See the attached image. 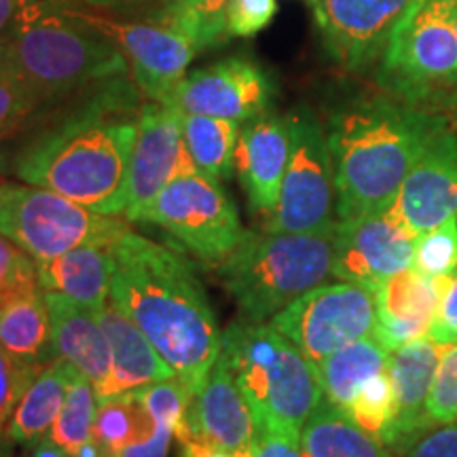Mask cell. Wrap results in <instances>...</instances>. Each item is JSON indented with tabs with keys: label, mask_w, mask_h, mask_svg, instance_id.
<instances>
[{
	"label": "cell",
	"mask_w": 457,
	"mask_h": 457,
	"mask_svg": "<svg viewBox=\"0 0 457 457\" xmlns=\"http://www.w3.org/2000/svg\"><path fill=\"white\" fill-rule=\"evenodd\" d=\"M415 236L392 210L337 220L333 278L377 293L413 265Z\"/></svg>",
	"instance_id": "14"
},
{
	"label": "cell",
	"mask_w": 457,
	"mask_h": 457,
	"mask_svg": "<svg viewBox=\"0 0 457 457\" xmlns=\"http://www.w3.org/2000/svg\"><path fill=\"white\" fill-rule=\"evenodd\" d=\"M222 353L261 432L301 438L324 392L318 367L271 322L239 318L222 333Z\"/></svg>",
	"instance_id": "5"
},
{
	"label": "cell",
	"mask_w": 457,
	"mask_h": 457,
	"mask_svg": "<svg viewBox=\"0 0 457 457\" xmlns=\"http://www.w3.org/2000/svg\"><path fill=\"white\" fill-rule=\"evenodd\" d=\"M0 347L9 356L37 369L55 362L54 327L41 288L0 303Z\"/></svg>",
	"instance_id": "25"
},
{
	"label": "cell",
	"mask_w": 457,
	"mask_h": 457,
	"mask_svg": "<svg viewBox=\"0 0 457 457\" xmlns=\"http://www.w3.org/2000/svg\"><path fill=\"white\" fill-rule=\"evenodd\" d=\"M138 222H151L168 231L199 261L219 265L242 242L245 228L236 204L199 171L174 179L148 204Z\"/></svg>",
	"instance_id": "10"
},
{
	"label": "cell",
	"mask_w": 457,
	"mask_h": 457,
	"mask_svg": "<svg viewBox=\"0 0 457 457\" xmlns=\"http://www.w3.org/2000/svg\"><path fill=\"white\" fill-rule=\"evenodd\" d=\"M34 111L37 102L24 83L15 77L0 51V142L9 138Z\"/></svg>",
	"instance_id": "39"
},
{
	"label": "cell",
	"mask_w": 457,
	"mask_h": 457,
	"mask_svg": "<svg viewBox=\"0 0 457 457\" xmlns=\"http://www.w3.org/2000/svg\"><path fill=\"white\" fill-rule=\"evenodd\" d=\"M441 104L445 108V117L449 119V123L453 125V129L457 131V87L451 89L447 96H443L441 98Z\"/></svg>",
	"instance_id": "49"
},
{
	"label": "cell",
	"mask_w": 457,
	"mask_h": 457,
	"mask_svg": "<svg viewBox=\"0 0 457 457\" xmlns=\"http://www.w3.org/2000/svg\"><path fill=\"white\" fill-rule=\"evenodd\" d=\"M404 457H457V421L424 434Z\"/></svg>",
	"instance_id": "42"
},
{
	"label": "cell",
	"mask_w": 457,
	"mask_h": 457,
	"mask_svg": "<svg viewBox=\"0 0 457 457\" xmlns=\"http://www.w3.org/2000/svg\"><path fill=\"white\" fill-rule=\"evenodd\" d=\"M276 13V0H228L225 9L227 37H256V34L271 24Z\"/></svg>",
	"instance_id": "40"
},
{
	"label": "cell",
	"mask_w": 457,
	"mask_h": 457,
	"mask_svg": "<svg viewBox=\"0 0 457 457\" xmlns=\"http://www.w3.org/2000/svg\"><path fill=\"white\" fill-rule=\"evenodd\" d=\"M134 394H138L142 404L153 415V420L159 421V424L171 426L174 432L185 421L188 403H191L193 396L180 377H170V379L159 381V384H153Z\"/></svg>",
	"instance_id": "37"
},
{
	"label": "cell",
	"mask_w": 457,
	"mask_h": 457,
	"mask_svg": "<svg viewBox=\"0 0 457 457\" xmlns=\"http://www.w3.org/2000/svg\"><path fill=\"white\" fill-rule=\"evenodd\" d=\"M125 216L98 214L49 188L0 182V233L37 262L81 245H111L128 231Z\"/></svg>",
	"instance_id": "8"
},
{
	"label": "cell",
	"mask_w": 457,
	"mask_h": 457,
	"mask_svg": "<svg viewBox=\"0 0 457 457\" xmlns=\"http://www.w3.org/2000/svg\"><path fill=\"white\" fill-rule=\"evenodd\" d=\"M136 87L119 74L34 111L0 142V171L98 214L123 216L142 108Z\"/></svg>",
	"instance_id": "1"
},
{
	"label": "cell",
	"mask_w": 457,
	"mask_h": 457,
	"mask_svg": "<svg viewBox=\"0 0 457 457\" xmlns=\"http://www.w3.org/2000/svg\"><path fill=\"white\" fill-rule=\"evenodd\" d=\"M68 11L121 49L134 83L153 102L168 104L187 77L193 57L199 54L197 45L168 21H119L96 15L94 11Z\"/></svg>",
	"instance_id": "12"
},
{
	"label": "cell",
	"mask_w": 457,
	"mask_h": 457,
	"mask_svg": "<svg viewBox=\"0 0 457 457\" xmlns=\"http://www.w3.org/2000/svg\"><path fill=\"white\" fill-rule=\"evenodd\" d=\"M108 253L111 299L195 394L220 356L222 330L191 262L129 228Z\"/></svg>",
	"instance_id": "2"
},
{
	"label": "cell",
	"mask_w": 457,
	"mask_h": 457,
	"mask_svg": "<svg viewBox=\"0 0 457 457\" xmlns=\"http://www.w3.org/2000/svg\"><path fill=\"white\" fill-rule=\"evenodd\" d=\"M288 159V114H276L270 108L242 125L236 148V170L254 212L270 216L276 210Z\"/></svg>",
	"instance_id": "20"
},
{
	"label": "cell",
	"mask_w": 457,
	"mask_h": 457,
	"mask_svg": "<svg viewBox=\"0 0 457 457\" xmlns=\"http://www.w3.org/2000/svg\"><path fill=\"white\" fill-rule=\"evenodd\" d=\"M174 438L180 443L182 457H233L231 453H227V451L214 447V445L199 438L197 434H193L188 430L187 421H182V424L176 428Z\"/></svg>",
	"instance_id": "45"
},
{
	"label": "cell",
	"mask_w": 457,
	"mask_h": 457,
	"mask_svg": "<svg viewBox=\"0 0 457 457\" xmlns=\"http://www.w3.org/2000/svg\"><path fill=\"white\" fill-rule=\"evenodd\" d=\"M30 451H32L30 457H72L68 451L57 447L54 441H49V438H43V441L34 445Z\"/></svg>",
	"instance_id": "48"
},
{
	"label": "cell",
	"mask_w": 457,
	"mask_h": 457,
	"mask_svg": "<svg viewBox=\"0 0 457 457\" xmlns=\"http://www.w3.org/2000/svg\"><path fill=\"white\" fill-rule=\"evenodd\" d=\"M290 159L267 231L313 233L337 225V185L327 125L310 106L288 112Z\"/></svg>",
	"instance_id": "9"
},
{
	"label": "cell",
	"mask_w": 457,
	"mask_h": 457,
	"mask_svg": "<svg viewBox=\"0 0 457 457\" xmlns=\"http://www.w3.org/2000/svg\"><path fill=\"white\" fill-rule=\"evenodd\" d=\"M307 457H396L379 438L352 420L347 411L322 398L301 430Z\"/></svg>",
	"instance_id": "27"
},
{
	"label": "cell",
	"mask_w": 457,
	"mask_h": 457,
	"mask_svg": "<svg viewBox=\"0 0 457 457\" xmlns=\"http://www.w3.org/2000/svg\"><path fill=\"white\" fill-rule=\"evenodd\" d=\"M312 3H313V0H312Z\"/></svg>",
	"instance_id": "51"
},
{
	"label": "cell",
	"mask_w": 457,
	"mask_h": 457,
	"mask_svg": "<svg viewBox=\"0 0 457 457\" xmlns=\"http://www.w3.org/2000/svg\"><path fill=\"white\" fill-rule=\"evenodd\" d=\"M41 370L43 369L20 362L0 347V457H11V451H13V443L9 438L11 417L28 386Z\"/></svg>",
	"instance_id": "35"
},
{
	"label": "cell",
	"mask_w": 457,
	"mask_h": 457,
	"mask_svg": "<svg viewBox=\"0 0 457 457\" xmlns=\"http://www.w3.org/2000/svg\"><path fill=\"white\" fill-rule=\"evenodd\" d=\"M38 286L98 312L111 299L108 245H81L51 261L37 262Z\"/></svg>",
	"instance_id": "24"
},
{
	"label": "cell",
	"mask_w": 457,
	"mask_h": 457,
	"mask_svg": "<svg viewBox=\"0 0 457 457\" xmlns=\"http://www.w3.org/2000/svg\"><path fill=\"white\" fill-rule=\"evenodd\" d=\"M392 212L413 236L457 216V131L447 117L404 179Z\"/></svg>",
	"instance_id": "17"
},
{
	"label": "cell",
	"mask_w": 457,
	"mask_h": 457,
	"mask_svg": "<svg viewBox=\"0 0 457 457\" xmlns=\"http://www.w3.org/2000/svg\"><path fill=\"white\" fill-rule=\"evenodd\" d=\"M45 301L54 327L57 358L66 360L79 373L87 377L100 403L114 398L111 343L96 312L55 293H45Z\"/></svg>",
	"instance_id": "21"
},
{
	"label": "cell",
	"mask_w": 457,
	"mask_h": 457,
	"mask_svg": "<svg viewBox=\"0 0 457 457\" xmlns=\"http://www.w3.org/2000/svg\"><path fill=\"white\" fill-rule=\"evenodd\" d=\"M32 3L43 4V7H49V9L98 11V9L114 7V4H121L125 0H32Z\"/></svg>",
	"instance_id": "46"
},
{
	"label": "cell",
	"mask_w": 457,
	"mask_h": 457,
	"mask_svg": "<svg viewBox=\"0 0 457 457\" xmlns=\"http://www.w3.org/2000/svg\"><path fill=\"white\" fill-rule=\"evenodd\" d=\"M72 370V364L57 358L34 377L11 417L9 438L13 447L20 445V447L32 449L34 445L49 436L66 400Z\"/></svg>",
	"instance_id": "26"
},
{
	"label": "cell",
	"mask_w": 457,
	"mask_h": 457,
	"mask_svg": "<svg viewBox=\"0 0 457 457\" xmlns=\"http://www.w3.org/2000/svg\"><path fill=\"white\" fill-rule=\"evenodd\" d=\"M390 350L375 335L347 343L318 364L324 398L345 411L373 377L387 370Z\"/></svg>",
	"instance_id": "28"
},
{
	"label": "cell",
	"mask_w": 457,
	"mask_h": 457,
	"mask_svg": "<svg viewBox=\"0 0 457 457\" xmlns=\"http://www.w3.org/2000/svg\"><path fill=\"white\" fill-rule=\"evenodd\" d=\"M185 421L193 434L233 457H242L259 436L256 417L222 350L202 387L191 396Z\"/></svg>",
	"instance_id": "18"
},
{
	"label": "cell",
	"mask_w": 457,
	"mask_h": 457,
	"mask_svg": "<svg viewBox=\"0 0 457 457\" xmlns=\"http://www.w3.org/2000/svg\"><path fill=\"white\" fill-rule=\"evenodd\" d=\"M21 3H24V0H0V37L7 32V28L11 26V21H13Z\"/></svg>",
	"instance_id": "47"
},
{
	"label": "cell",
	"mask_w": 457,
	"mask_h": 457,
	"mask_svg": "<svg viewBox=\"0 0 457 457\" xmlns=\"http://www.w3.org/2000/svg\"><path fill=\"white\" fill-rule=\"evenodd\" d=\"M112 353V392L114 396L134 394L159 381L176 377L162 353L146 335L112 299L96 312Z\"/></svg>",
	"instance_id": "23"
},
{
	"label": "cell",
	"mask_w": 457,
	"mask_h": 457,
	"mask_svg": "<svg viewBox=\"0 0 457 457\" xmlns=\"http://www.w3.org/2000/svg\"><path fill=\"white\" fill-rule=\"evenodd\" d=\"M347 413L358 426L386 445L394 421V390L390 373L384 370L356 394Z\"/></svg>",
	"instance_id": "34"
},
{
	"label": "cell",
	"mask_w": 457,
	"mask_h": 457,
	"mask_svg": "<svg viewBox=\"0 0 457 457\" xmlns=\"http://www.w3.org/2000/svg\"><path fill=\"white\" fill-rule=\"evenodd\" d=\"M98 404L100 400L94 384L74 369L71 384H68L66 400L47 436L49 441H54L57 447L68 451L71 455H77L94 438Z\"/></svg>",
	"instance_id": "31"
},
{
	"label": "cell",
	"mask_w": 457,
	"mask_h": 457,
	"mask_svg": "<svg viewBox=\"0 0 457 457\" xmlns=\"http://www.w3.org/2000/svg\"><path fill=\"white\" fill-rule=\"evenodd\" d=\"M415 4L417 0H313L324 49L353 72L379 64L394 30Z\"/></svg>",
	"instance_id": "16"
},
{
	"label": "cell",
	"mask_w": 457,
	"mask_h": 457,
	"mask_svg": "<svg viewBox=\"0 0 457 457\" xmlns=\"http://www.w3.org/2000/svg\"><path fill=\"white\" fill-rule=\"evenodd\" d=\"M171 438H174V428L168 424H159L151 436L125 447L117 457H168Z\"/></svg>",
	"instance_id": "44"
},
{
	"label": "cell",
	"mask_w": 457,
	"mask_h": 457,
	"mask_svg": "<svg viewBox=\"0 0 457 457\" xmlns=\"http://www.w3.org/2000/svg\"><path fill=\"white\" fill-rule=\"evenodd\" d=\"M428 339L438 345H455L457 343V270L445 284Z\"/></svg>",
	"instance_id": "41"
},
{
	"label": "cell",
	"mask_w": 457,
	"mask_h": 457,
	"mask_svg": "<svg viewBox=\"0 0 457 457\" xmlns=\"http://www.w3.org/2000/svg\"><path fill=\"white\" fill-rule=\"evenodd\" d=\"M455 28H457V0H455Z\"/></svg>",
	"instance_id": "50"
},
{
	"label": "cell",
	"mask_w": 457,
	"mask_h": 457,
	"mask_svg": "<svg viewBox=\"0 0 457 457\" xmlns=\"http://www.w3.org/2000/svg\"><path fill=\"white\" fill-rule=\"evenodd\" d=\"M335 227L313 233L245 231L216 265V276L242 316L270 322L299 296L327 284L333 276Z\"/></svg>",
	"instance_id": "6"
},
{
	"label": "cell",
	"mask_w": 457,
	"mask_h": 457,
	"mask_svg": "<svg viewBox=\"0 0 457 457\" xmlns=\"http://www.w3.org/2000/svg\"><path fill=\"white\" fill-rule=\"evenodd\" d=\"M375 293L352 282L322 284L290 303L270 322L313 364L375 333Z\"/></svg>",
	"instance_id": "11"
},
{
	"label": "cell",
	"mask_w": 457,
	"mask_h": 457,
	"mask_svg": "<svg viewBox=\"0 0 457 457\" xmlns=\"http://www.w3.org/2000/svg\"><path fill=\"white\" fill-rule=\"evenodd\" d=\"M375 77L387 96L415 106L438 102L455 89V0H417L394 30Z\"/></svg>",
	"instance_id": "7"
},
{
	"label": "cell",
	"mask_w": 457,
	"mask_h": 457,
	"mask_svg": "<svg viewBox=\"0 0 457 457\" xmlns=\"http://www.w3.org/2000/svg\"><path fill=\"white\" fill-rule=\"evenodd\" d=\"M413 267L432 279L451 278L457 270V216L415 236Z\"/></svg>",
	"instance_id": "33"
},
{
	"label": "cell",
	"mask_w": 457,
	"mask_h": 457,
	"mask_svg": "<svg viewBox=\"0 0 457 457\" xmlns=\"http://www.w3.org/2000/svg\"><path fill=\"white\" fill-rule=\"evenodd\" d=\"M242 125L205 114H182V134L193 165L205 179L222 182L236 170V148Z\"/></svg>",
	"instance_id": "29"
},
{
	"label": "cell",
	"mask_w": 457,
	"mask_h": 457,
	"mask_svg": "<svg viewBox=\"0 0 457 457\" xmlns=\"http://www.w3.org/2000/svg\"><path fill=\"white\" fill-rule=\"evenodd\" d=\"M445 114L387 98L353 100L330 112L327 138L337 220L392 210L404 179Z\"/></svg>",
	"instance_id": "3"
},
{
	"label": "cell",
	"mask_w": 457,
	"mask_h": 457,
	"mask_svg": "<svg viewBox=\"0 0 457 457\" xmlns=\"http://www.w3.org/2000/svg\"><path fill=\"white\" fill-rule=\"evenodd\" d=\"M445 350L447 345H438L424 337L390 353L387 373L394 390V421L386 447L396 457L407 455L409 449L430 432L426 403Z\"/></svg>",
	"instance_id": "19"
},
{
	"label": "cell",
	"mask_w": 457,
	"mask_h": 457,
	"mask_svg": "<svg viewBox=\"0 0 457 457\" xmlns=\"http://www.w3.org/2000/svg\"><path fill=\"white\" fill-rule=\"evenodd\" d=\"M188 171H197L182 134V112L163 102L148 100L138 112L128 174V205L123 216L138 222L163 187Z\"/></svg>",
	"instance_id": "13"
},
{
	"label": "cell",
	"mask_w": 457,
	"mask_h": 457,
	"mask_svg": "<svg viewBox=\"0 0 457 457\" xmlns=\"http://www.w3.org/2000/svg\"><path fill=\"white\" fill-rule=\"evenodd\" d=\"M428 428L449 426L457 421V343L447 345L426 403Z\"/></svg>",
	"instance_id": "36"
},
{
	"label": "cell",
	"mask_w": 457,
	"mask_h": 457,
	"mask_svg": "<svg viewBox=\"0 0 457 457\" xmlns=\"http://www.w3.org/2000/svg\"><path fill=\"white\" fill-rule=\"evenodd\" d=\"M228 0H171L163 21L187 34L197 49L225 41V9Z\"/></svg>",
	"instance_id": "32"
},
{
	"label": "cell",
	"mask_w": 457,
	"mask_h": 457,
	"mask_svg": "<svg viewBox=\"0 0 457 457\" xmlns=\"http://www.w3.org/2000/svg\"><path fill=\"white\" fill-rule=\"evenodd\" d=\"M157 421L148 413L138 394L102 400L94 421V441L117 457L125 447L151 436Z\"/></svg>",
	"instance_id": "30"
},
{
	"label": "cell",
	"mask_w": 457,
	"mask_h": 457,
	"mask_svg": "<svg viewBox=\"0 0 457 457\" xmlns=\"http://www.w3.org/2000/svg\"><path fill=\"white\" fill-rule=\"evenodd\" d=\"M449 278L432 279L413 267L396 273L375 293V337L394 352L430 333Z\"/></svg>",
	"instance_id": "22"
},
{
	"label": "cell",
	"mask_w": 457,
	"mask_h": 457,
	"mask_svg": "<svg viewBox=\"0 0 457 457\" xmlns=\"http://www.w3.org/2000/svg\"><path fill=\"white\" fill-rule=\"evenodd\" d=\"M242 457H307V453L301 447V438L288 434L259 432L253 447Z\"/></svg>",
	"instance_id": "43"
},
{
	"label": "cell",
	"mask_w": 457,
	"mask_h": 457,
	"mask_svg": "<svg viewBox=\"0 0 457 457\" xmlns=\"http://www.w3.org/2000/svg\"><path fill=\"white\" fill-rule=\"evenodd\" d=\"M37 288V261L0 233V303Z\"/></svg>",
	"instance_id": "38"
},
{
	"label": "cell",
	"mask_w": 457,
	"mask_h": 457,
	"mask_svg": "<svg viewBox=\"0 0 457 457\" xmlns=\"http://www.w3.org/2000/svg\"><path fill=\"white\" fill-rule=\"evenodd\" d=\"M0 51L38 108L104 79L128 74L129 64L104 34L68 9L24 0L0 37Z\"/></svg>",
	"instance_id": "4"
},
{
	"label": "cell",
	"mask_w": 457,
	"mask_h": 457,
	"mask_svg": "<svg viewBox=\"0 0 457 457\" xmlns=\"http://www.w3.org/2000/svg\"><path fill=\"white\" fill-rule=\"evenodd\" d=\"M273 94L276 85L270 74L250 57L233 55L187 74L168 104L182 114H205L244 125L270 111Z\"/></svg>",
	"instance_id": "15"
}]
</instances>
